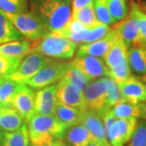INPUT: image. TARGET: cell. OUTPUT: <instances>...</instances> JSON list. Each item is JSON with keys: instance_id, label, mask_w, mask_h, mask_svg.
<instances>
[{"instance_id": "6da1fadb", "label": "cell", "mask_w": 146, "mask_h": 146, "mask_svg": "<svg viewBox=\"0 0 146 146\" xmlns=\"http://www.w3.org/2000/svg\"><path fill=\"white\" fill-rule=\"evenodd\" d=\"M31 9L48 31L55 33L71 19L72 0H31Z\"/></svg>"}, {"instance_id": "7a4b0ae2", "label": "cell", "mask_w": 146, "mask_h": 146, "mask_svg": "<svg viewBox=\"0 0 146 146\" xmlns=\"http://www.w3.org/2000/svg\"><path fill=\"white\" fill-rule=\"evenodd\" d=\"M26 123L31 146H44L54 139L63 140L67 130L54 115L35 114Z\"/></svg>"}, {"instance_id": "3957f363", "label": "cell", "mask_w": 146, "mask_h": 146, "mask_svg": "<svg viewBox=\"0 0 146 146\" xmlns=\"http://www.w3.org/2000/svg\"><path fill=\"white\" fill-rule=\"evenodd\" d=\"M78 45L66 37L49 33L33 42L32 52L41 54L51 59H70L75 55Z\"/></svg>"}, {"instance_id": "277c9868", "label": "cell", "mask_w": 146, "mask_h": 146, "mask_svg": "<svg viewBox=\"0 0 146 146\" xmlns=\"http://www.w3.org/2000/svg\"><path fill=\"white\" fill-rule=\"evenodd\" d=\"M6 15L21 35L30 42H36L50 33L40 19L32 11L21 14L6 13Z\"/></svg>"}, {"instance_id": "5b68a950", "label": "cell", "mask_w": 146, "mask_h": 146, "mask_svg": "<svg viewBox=\"0 0 146 146\" xmlns=\"http://www.w3.org/2000/svg\"><path fill=\"white\" fill-rule=\"evenodd\" d=\"M51 61V58L46 57L39 53H29L22 58L16 70L4 79H10L19 84H25Z\"/></svg>"}, {"instance_id": "8992f818", "label": "cell", "mask_w": 146, "mask_h": 146, "mask_svg": "<svg viewBox=\"0 0 146 146\" xmlns=\"http://www.w3.org/2000/svg\"><path fill=\"white\" fill-rule=\"evenodd\" d=\"M70 65L69 63L51 61L41 69L36 75L28 80L25 84L33 89H41L53 84L58 83L63 78Z\"/></svg>"}, {"instance_id": "52a82bcc", "label": "cell", "mask_w": 146, "mask_h": 146, "mask_svg": "<svg viewBox=\"0 0 146 146\" xmlns=\"http://www.w3.org/2000/svg\"><path fill=\"white\" fill-rule=\"evenodd\" d=\"M106 77L91 80L84 89L87 108L97 111L101 115L109 109L106 106L107 82Z\"/></svg>"}, {"instance_id": "ba28073f", "label": "cell", "mask_w": 146, "mask_h": 146, "mask_svg": "<svg viewBox=\"0 0 146 146\" xmlns=\"http://www.w3.org/2000/svg\"><path fill=\"white\" fill-rule=\"evenodd\" d=\"M125 43L127 49L145 45L146 42L141 36L136 18L128 12L124 19L117 21L111 27Z\"/></svg>"}, {"instance_id": "9c48e42d", "label": "cell", "mask_w": 146, "mask_h": 146, "mask_svg": "<svg viewBox=\"0 0 146 146\" xmlns=\"http://www.w3.org/2000/svg\"><path fill=\"white\" fill-rule=\"evenodd\" d=\"M91 80L109 76L110 69L102 58L77 54L70 62Z\"/></svg>"}, {"instance_id": "30bf717a", "label": "cell", "mask_w": 146, "mask_h": 146, "mask_svg": "<svg viewBox=\"0 0 146 146\" xmlns=\"http://www.w3.org/2000/svg\"><path fill=\"white\" fill-rule=\"evenodd\" d=\"M137 118L117 119L106 131L107 139L111 146H124L130 141L138 123Z\"/></svg>"}, {"instance_id": "8fae6325", "label": "cell", "mask_w": 146, "mask_h": 146, "mask_svg": "<svg viewBox=\"0 0 146 146\" xmlns=\"http://www.w3.org/2000/svg\"><path fill=\"white\" fill-rule=\"evenodd\" d=\"M57 98L61 104L83 111L88 109L83 90L63 79L57 83Z\"/></svg>"}, {"instance_id": "7c38bea8", "label": "cell", "mask_w": 146, "mask_h": 146, "mask_svg": "<svg viewBox=\"0 0 146 146\" xmlns=\"http://www.w3.org/2000/svg\"><path fill=\"white\" fill-rule=\"evenodd\" d=\"M36 92L25 84H21L12 102V107L16 109L28 123L35 115Z\"/></svg>"}, {"instance_id": "4fadbf2b", "label": "cell", "mask_w": 146, "mask_h": 146, "mask_svg": "<svg viewBox=\"0 0 146 146\" xmlns=\"http://www.w3.org/2000/svg\"><path fill=\"white\" fill-rule=\"evenodd\" d=\"M80 123L89 131L93 141L98 142L102 146H111L110 145L102 115L97 111L87 109L83 112Z\"/></svg>"}, {"instance_id": "5bb4252c", "label": "cell", "mask_w": 146, "mask_h": 146, "mask_svg": "<svg viewBox=\"0 0 146 146\" xmlns=\"http://www.w3.org/2000/svg\"><path fill=\"white\" fill-rule=\"evenodd\" d=\"M58 103L57 84L38 89L35 96V114L54 115Z\"/></svg>"}, {"instance_id": "9a60e30c", "label": "cell", "mask_w": 146, "mask_h": 146, "mask_svg": "<svg viewBox=\"0 0 146 146\" xmlns=\"http://www.w3.org/2000/svg\"><path fill=\"white\" fill-rule=\"evenodd\" d=\"M123 100L134 104L146 101V84L134 76L119 84Z\"/></svg>"}, {"instance_id": "2e32d148", "label": "cell", "mask_w": 146, "mask_h": 146, "mask_svg": "<svg viewBox=\"0 0 146 146\" xmlns=\"http://www.w3.org/2000/svg\"><path fill=\"white\" fill-rule=\"evenodd\" d=\"M118 38L119 35L111 28V30L104 37L96 42L80 45L77 50V54H89L94 57L103 58Z\"/></svg>"}, {"instance_id": "e0dca14e", "label": "cell", "mask_w": 146, "mask_h": 146, "mask_svg": "<svg viewBox=\"0 0 146 146\" xmlns=\"http://www.w3.org/2000/svg\"><path fill=\"white\" fill-rule=\"evenodd\" d=\"M63 140L71 146H88L93 137L82 123H78L67 128Z\"/></svg>"}, {"instance_id": "ac0fdd59", "label": "cell", "mask_w": 146, "mask_h": 146, "mask_svg": "<svg viewBox=\"0 0 146 146\" xmlns=\"http://www.w3.org/2000/svg\"><path fill=\"white\" fill-rule=\"evenodd\" d=\"M83 110L58 103L54 115L66 128L80 123Z\"/></svg>"}, {"instance_id": "d6986e66", "label": "cell", "mask_w": 146, "mask_h": 146, "mask_svg": "<svg viewBox=\"0 0 146 146\" xmlns=\"http://www.w3.org/2000/svg\"><path fill=\"white\" fill-rule=\"evenodd\" d=\"M33 42L27 39L13 41L0 45V55L7 57L24 58L32 52Z\"/></svg>"}, {"instance_id": "ffe728a7", "label": "cell", "mask_w": 146, "mask_h": 146, "mask_svg": "<svg viewBox=\"0 0 146 146\" xmlns=\"http://www.w3.org/2000/svg\"><path fill=\"white\" fill-rule=\"evenodd\" d=\"M25 123L22 115L13 107H3L0 110V127L4 131L18 130Z\"/></svg>"}, {"instance_id": "44dd1931", "label": "cell", "mask_w": 146, "mask_h": 146, "mask_svg": "<svg viewBox=\"0 0 146 146\" xmlns=\"http://www.w3.org/2000/svg\"><path fill=\"white\" fill-rule=\"evenodd\" d=\"M127 60L131 72L138 76L146 74V44L128 49Z\"/></svg>"}, {"instance_id": "7402d4cb", "label": "cell", "mask_w": 146, "mask_h": 146, "mask_svg": "<svg viewBox=\"0 0 146 146\" xmlns=\"http://www.w3.org/2000/svg\"><path fill=\"white\" fill-rule=\"evenodd\" d=\"M127 47L119 36L117 41L110 47L109 51L106 53V54L103 58L105 63L109 69L115 68L127 58Z\"/></svg>"}, {"instance_id": "603a6c76", "label": "cell", "mask_w": 146, "mask_h": 146, "mask_svg": "<svg viewBox=\"0 0 146 146\" xmlns=\"http://www.w3.org/2000/svg\"><path fill=\"white\" fill-rule=\"evenodd\" d=\"M88 28H85L83 25L73 19H70L67 25L60 30L53 33L58 36L66 37L75 42L76 45H81L83 42L84 36L87 31Z\"/></svg>"}, {"instance_id": "cb8c5ba5", "label": "cell", "mask_w": 146, "mask_h": 146, "mask_svg": "<svg viewBox=\"0 0 146 146\" xmlns=\"http://www.w3.org/2000/svg\"><path fill=\"white\" fill-rule=\"evenodd\" d=\"M0 146H31L26 123H25L18 130L4 131V136Z\"/></svg>"}, {"instance_id": "d4e9b609", "label": "cell", "mask_w": 146, "mask_h": 146, "mask_svg": "<svg viewBox=\"0 0 146 146\" xmlns=\"http://www.w3.org/2000/svg\"><path fill=\"white\" fill-rule=\"evenodd\" d=\"M22 39L24 36L16 29L5 12L0 9V45Z\"/></svg>"}, {"instance_id": "484cf974", "label": "cell", "mask_w": 146, "mask_h": 146, "mask_svg": "<svg viewBox=\"0 0 146 146\" xmlns=\"http://www.w3.org/2000/svg\"><path fill=\"white\" fill-rule=\"evenodd\" d=\"M71 18L78 21L79 23L88 29H91L100 24L94 11V3H89V5L85 6L80 9L72 11Z\"/></svg>"}, {"instance_id": "4316f807", "label": "cell", "mask_w": 146, "mask_h": 146, "mask_svg": "<svg viewBox=\"0 0 146 146\" xmlns=\"http://www.w3.org/2000/svg\"><path fill=\"white\" fill-rule=\"evenodd\" d=\"M21 84L10 79H3L0 84V102L3 107H12V102Z\"/></svg>"}, {"instance_id": "83f0119b", "label": "cell", "mask_w": 146, "mask_h": 146, "mask_svg": "<svg viewBox=\"0 0 146 146\" xmlns=\"http://www.w3.org/2000/svg\"><path fill=\"white\" fill-rule=\"evenodd\" d=\"M110 110L116 119H127L132 117L139 119V104H134L124 100H122L120 102L111 107Z\"/></svg>"}, {"instance_id": "f1b7e54d", "label": "cell", "mask_w": 146, "mask_h": 146, "mask_svg": "<svg viewBox=\"0 0 146 146\" xmlns=\"http://www.w3.org/2000/svg\"><path fill=\"white\" fill-rule=\"evenodd\" d=\"M62 79L69 83L77 86L78 88L82 89L83 91L84 88L86 87V85L91 81V80L89 77H87L80 70L76 68L71 63H70L68 71L66 72L65 75L63 76Z\"/></svg>"}, {"instance_id": "f546056e", "label": "cell", "mask_w": 146, "mask_h": 146, "mask_svg": "<svg viewBox=\"0 0 146 146\" xmlns=\"http://www.w3.org/2000/svg\"><path fill=\"white\" fill-rule=\"evenodd\" d=\"M94 7L97 19L100 23L109 26L116 23L110 13L107 0H94Z\"/></svg>"}, {"instance_id": "4dcf8cb0", "label": "cell", "mask_w": 146, "mask_h": 146, "mask_svg": "<svg viewBox=\"0 0 146 146\" xmlns=\"http://www.w3.org/2000/svg\"><path fill=\"white\" fill-rule=\"evenodd\" d=\"M107 4L110 13L116 22L127 16L129 11L127 0H107Z\"/></svg>"}, {"instance_id": "1f68e13d", "label": "cell", "mask_w": 146, "mask_h": 146, "mask_svg": "<svg viewBox=\"0 0 146 146\" xmlns=\"http://www.w3.org/2000/svg\"><path fill=\"white\" fill-rule=\"evenodd\" d=\"M0 9L9 14H21L28 11L27 0H0Z\"/></svg>"}, {"instance_id": "d6a6232c", "label": "cell", "mask_w": 146, "mask_h": 146, "mask_svg": "<svg viewBox=\"0 0 146 146\" xmlns=\"http://www.w3.org/2000/svg\"><path fill=\"white\" fill-rule=\"evenodd\" d=\"M106 82H107V101L106 106L107 108H111L115 105L120 102L123 98L120 92L119 84L115 81L110 76H106Z\"/></svg>"}, {"instance_id": "836d02e7", "label": "cell", "mask_w": 146, "mask_h": 146, "mask_svg": "<svg viewBox=\"0 0 146 146\" xmlns=\"http://www.w3.org/2000/svg\"><path fill=\"white\" fill-rule=\"evenodd\" d=\"M109 76L118 84L123 83L130 78L131 76V71L127 58L119 65L110 69Z\"/></svg>"}, {"instance_id": "e575fe53", "label": "cell", "mask_w": 146, "mask_h": 146, "mask_svg": "<svg viewBox=\"0 0 146 146\" xmlns=\"http://www.w3.org/2000/svg\"><path fill=\"white\" fill-rule=\"evenodd\" d=\"M110 30H111V27L104 24H102V23H100L99 25L93 27L91 29H88L84 36L82 44H87V43L96 42L101 38L104 37Z\"/></svg>"}, {"instance_id": "d590c367", "label": "cell", "mask_w": 146, "mask_h": 146, "mask_svg": "<svg viewBox=\"0 0 146 146\" xmlns=\"http://www.w3.org/2000/svg\"><path fill=\"white\" fill-rule=\"evenodd\" d=\"M23 58L7 57L0 55V76L7 78L19 66Z\"/></svg>"}, {"instance_id": "8d00e7d4", "label": "cell", "mask_w": 146, "mask_h": 146, "mask_svg": "<svg viewBox=\"0 0 146 146\" xmlns=\"http://www.w3.org/2000/svg\"><path fill=\"white\" fill-rule=\"evenodd\" d=\"M128 12H130L136 18L141 36L146 42V14L141 11L137 2H134V1L131 3Z\"/></svg>"}, {"instance_id": "74e56055", "label": "cell", "mask_w": 146, "mask_h": 146, "mask_svg": "<svg viewBox=\"0 0 146 146\" xmlns=\"http://www.w3.org/2000/svg\"><path fill=\"white\" fill-rule=\"evenodd\" d=\"M127 146H146V121L141 120L138 122Z\"/></svg>"}, {"instance_id": "f35d334b", "label": "cell", "mask_w": 146, "mask_h": 146, "mask_svg": "<svg viewBox=\"0 0 146 146\" xmlns=\"http://www.w3.org/2000/svg\"><path fill=\"white\" fill-rule=\"evenodd\" d=\"M94 0H72V11L80 9L89 3H94Z\"/></svg>"}, {"instance_id": "ab89813d", "label": "cell", "mask_w": 146, "mask_h": 146, "mask_svg": "<svg viewBox=\"0 0 146 146\" xmlns=\"http://www.w3.org/2000/svg\"><path fill=\"white\" fill-rule=\"evenodd\" d=\"M139 106H140L139 119L146 121V101L141 102V103H139Z\"/></svg>"}, {"instance_id": "60d3db41", "label": "cell", "mask_w": 146, "mask_h": 146, "mask_svg": "<svg viewBox=\"0 0 146 146\" xmlns=\"http://www.w3.org/2000/svg\"><path fill=\"white\" fill-rule=\"evenodd\" d=\"M62 144H63V140L54 139L52 141H50V143H48L44 146H62Z\"/></svg>"}, {"instance_id": "b9f144b4", "label": "cell", "mask_w": 146, "mask_h": 146, "mask_svg": "<svg viewBox=\"0 0 146 146\" xmlns=\"http://www.w3.org/2000/svg\"><path fill=\"white\" fill-rule=\"evenodd\" d=\"M137 3H138L141 11H144L146 14V0H141L140 2H137Z\"/></svg>"}, {"instance_id": "7bdbcfd3", "label": "cell", "mask_w": 146, "mask_h": 146, "mask_svg": "<svg viewBox=\"0 0 146 146\" xmlns=\"http://www.w3.org/2000/svg\"><path fill=\"white\" fill-rule=\"evenodd\" d=\"M88 146H102L100 145L98 142H97V141H92L90 143H89Z\"/></svg>"}, {"instance_id": "ee69618b", "label": "cell", "mask_w": 146, "mask_h": 146, "mask_svg": "<svg viewBox=\"0 0 146 146\" xmlns=\"http://www.w3.org/2000/svg\"><path fill=\"white\" fill-rule=\"evenodd\" d=\"M3 136H4V131L0 127V144L3 141Z\"/></svg>"}, {"instance_id": "f6af8a7d", "label": "cell", "mask_w": 146, "mask_h": 146, "mask_svg": "<svg viewBox=\"0 0 146 146\" xmlns=\"http://www.w3.org/2000/svg\"><path fill=\"white\" fill-rule=\"evenodd\" d=\"M141 80L144 81V82L146 84V74H145L144 76H142V80Z\"/></svg>"}, {"instance_id": "bcb514c9", "label": "cell", "mask_w": 146, "mask_h": 146, "mask_svg": "<svg viewBox=\"0 0 146 146\" xmlns=\"http://www.w3.org/2000/svg\"><path fill=\"white\" fill-rule=\"evenodd\" d=\"M62 146H71L69 144H68L67 142H65V141L63 140V144H62Z\"/></svg>"}, {"instance_id": "7dc6e473", "label": "cell", "mask_w": 146, "mask_h": 146, "mask_svg": "<svg viewBox=\"0 0 146 146\" xmlns=\"http://www.w3.org/2000/svg\"><path fill=\"white\" fill-rule=\"evenodd\" d=\"M4 78H3L2 76H0V84L2 83V81H3V80Z\"/></svg>"}, {"instance_id": "c3c4849f", "label": "cell", "mask_w": 146, "mask_h": 146, "mask_svg": "<svg viewBox=\"0 0 146 146\" xmlns=\"http://www.w3.org/2000/svg\"><path fill=\"white\" fill-rule=\"evenodd\" d=\"M3 106H2V104H1V102H0V110L3 109Z\"/></svg>"}, {"instance_id": "681fc988", "label": "cell", "mask_w": 146, "mask_h": 146, "mask_svg": "<svg viewBox=\"0 0 146 146\" xmlns=\"http://www.w3.org/2000/svg\"><path fill=\"white\" fill-rule=\"evenodd\" d=\"M131 1H134V2H140L141 0H131Z\"/></svg>"}]
</instances>
